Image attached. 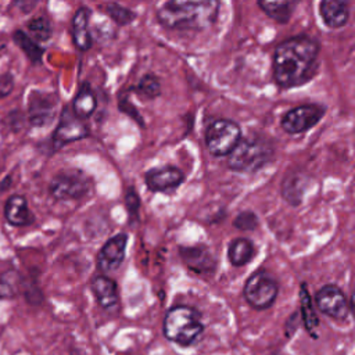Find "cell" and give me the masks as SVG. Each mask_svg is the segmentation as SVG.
<instances>
[{
    "mask_svg": "<svg viewBox=\"0 0 355 355\" xmlns=\"http://www.w3.org/2000/svg\"><path fill=\"white\" fill-rule=\"evenodd\" d=\"M320 44L308 35L280 42L273 54V78L280 89L302 86L313 79L319 68Z\"/></svg>",
    "mask_w": 355,
    "mask_h": 355,
    "instance_id": "1",
    "label": "cell"
},
{
    "mask_svg": "<svg viewBox=\"0 0 355 355\" xmlns=\"http://www.w3.org/2000/svg\"><path fill=\"white\" fill-rule=\"evenodd\" d=\"M219 7V0H168L155 17L166 29L204 31L215 24Z\"/></svg>",
    "mask_w": 355,
    "mask_h": 355,
    "instance_id": "2",
    "label": "cell"
},
{
    "mask_svg": "<svg viewBox=\"0 0 355 355\" xmlns=\"http://www.w3.org/2000/svg\"><path fill=\"white\" fill-rule=\"evenodd\" d=\"M162 333L166 340L180 347H190L204 333L201 313L190 305H173L164 316Z\"/></svg>",
    "mask_w": 355,
    "mask_h": 355,
    "instance_id": "3",
    "label": "cell"
},
{
    "mask_svg": "<svg viewBox=\"0 0 355 355\" xmlns=\"http://www.w3.org/2000/svg\"><path fill=\"white\" fill-rule=\"evenodd\" d=\"M272 141L259 135L241 137L227 157V166L234 172L252 173L263 168L273 158Z\"/></svg>",
    "mask_w": 355,
    "mask_h": 355,
    "instance_id": "4",
    "label": "cell"
},
{
    "mask_svg": "<svg viewBox=\"0 0 355 355\" xmlns=\"http://www.w3.org/2000/svg\"><path fill=\"white\" fill-rule=\"evenodd\" d=\"M279 294V283L276 277L266 269H258L244 283L243 295L247 304L257 309L263 311L273 305Z\"/></svg>",
    "mask_w": 355,
    "mask_h": 355,
    "instance_id": "5",
    "label": "cell"
},
{
    "mask_svg": "<svg viewBox=\"0 0 355 355\" xmlns=\"http://www.w3.org/2000/svg\"><path fill=\"white\" fill-rule=\"evenodd\" d=\"M92 190V179L79 169L60 171L53 176L49 184V191L53 198L79 200L86 197Z\"/></svg>",
    "mask_w": 355,
    "mask_h": 355,
    "instance_id": "6",
    "label": "cell"
},
{
    "mask_svg": "<svg viewBox=\"0 0 355 355\" xmlns=\"http://www.w3.org/2000/svg\"><path fill=\"white\" fill-rule=\"evenodd\" d=\"M240 139L241 129L239 123L226 118L215 119L205 130V144L214 157L229 155Z\"/></svg>",
    "mask_w": 355,
    "mask_h": 355,
    "instance_id": "7",
    "label": "cell"
},
{
    "mask_svg": "<svg viewBox=\"0 0 355 355\" xmlns=\"http://www.w3.org/2000/svg\"><path fill=\"white\" fill-rule=\"evenodd\" d=\"M324 112L326 108L320 104L297 105L283 115L280 126L288 135H300L318 125Z\"/></svg>",
    "mask_w": 355,
    "mask_h": 355,
    "instance_id": "8",
    "label": "cell"
},
{
    "mask_svg": "<svg viewBox=\"0 0 355 355\" xmlns=\"http://www.w3.org/2000/svg\"><path fill=\"white\" fill-rule=\"evenodd\" d=\"M315 304L323 315L336 320L347 319L352 308V301L348 302L344 291L333 283L324 284L316 291Z\"/></svg>",
    "mask_w": 355,
    "mask_h": 355,
    "instance_id": "9",
    "label": "cell"
},
{
    "mask_svg": "<svg viewBox=\"0 0 355 355\" xmlns=\"http://www.w3.org/2000/svg\"><path fill=\"white\" fill-rule=\"evenodd\" d=\"M87 136H89V128L86 126L83 119L78 118L68 107H65L61 112L60 122L53 133L54 150H58L72 141L82 140Z\"/></svg>",
    "mask_w": 355,
    "mask_h": 355,
    "instance_id": "10",
    "label": "cell"
},
{
    "mask_svg": "<svg viewBox=\"0 0 355 355\" xmlns=\"http://www.w3.org/2000/svg\"><path fill=\"white\" fill-rule=\"evenodd\" d=\"M126 245H128L126 233H118L111 239H108L97 254V258H96L97 269L103 273L115 272L125 259Z\"/></svg>",
    "mask_w": 355,
    "mask_h": 355,
    "instance_id": "11",
    "label": "cell"
},
{
    "mask_svg": "<svg viewBox=\"0 0 355 355\" xmlns=\"http://www.w3.org/2000/svg\"><path fill=\"white\" fill-rule=\"evenodd\" d=\"M184 182V173L173 165L151 168L144 175V183L153 193H168L176 190Z\"/></svg>",
    "mask_w": 355,
    "mask_h": 355,
    "instance_id": "12",
    "label": "cell"
},
{
    "mask_svg": "<svg viewBox=\"0 0 355 355\" xmlns=\"http://www.w3.org/2000/svg\"><path fill=\"white\" fill-rule=\"evenodd\" d=\"M179 255L183 263L196 273H212L216 269V258L202 244L180 245Z\"/></svg>",
    "mask_w": 355,
    "mask_h": 355,
    "instance_id": "13",
    "label": "cell"
},
{
    "mask_svg": "<svg viewBox=\"0 0 355 355\" xmlns=\"http://www.w3.org/2000/svg\"><path fill=\"white\" fill-rule=\"evenodd\" d=\"M57 98L53 94L33 92L29 98V111L28 118L33 126H46L49 125L55 114Z\"/></svg>",
    "mask_w": 355,
    "mask_h": 355,
    "instance_id": "14",
    "label": "cell"
},
{
    "mask_svg": "<svg viewBox=\"0 0 355 355\" xmlns=\"http://www.w3.org/2000/svg\"><path fill=\"white\" fill-rule=\"evenodd\" d=\"M90 290L100 308L110 313L119 309V295L115 280L105 275H98L92 279Z\"/></svg>",
    "mask_w": 355,
    "mask_h": 355,
    "instance_id": "15",
    "label": "cell"
},
{
    "mask_svg": "<svg viewBox=\"0 0 355 355\" xmlns=\"http://www.w3.org/2000/svg\"><path fill=\"white\" fill-rule=\"evenodd\" d=\"M4 218L7 223L15 227L29 226L35 222V215L29 209L26 198L19 194H14L7 198L4 204Z\"/></svg>",
    "mask_w": 355,
    "mask_h": 355,
    "instance_id": "16",
    "label": "cell"
},
{
    "mask_svg": "<svg viewBox=\"0 0 355 355\" xmlns=\"http://www.w3.org/2000/svg\"><path fill=\"white\" fill-rule=\"evenodd\" d=\"M319 12L326 26L343 28L349 19V0H320Z\"/></svg>",
    "mask_w": 355,
    "mask_h": 355,
    "instance_id": "17",
    "label": "cell"
},
{
    "mask_svg": "<svg viewBox=\"0 0 355 355\" xmlns=\"http://www.w3.org/2000/svg\"><path fill=\"white\" fill-rule=\"evenodd\" d=\"M92 11L87 7H79L72 18V40L78 50L87 51L92 47V33L89 29Z\"/></svg>",
    "mask_w": 355,
    "mask_h": 355,
    "instance_id": "18",
    "label": "cell"
},
{
    "mask_svg": "<svg viewBox=\"0 0 355 355\" xmlns=\"http://www.w3.org/2000/svg\"><path fill=\"white\" fill-rule=\"evenodd\" d=\"M306 187L308 178L302 172H290L282 182V197L291 207H298L304 200Z\"/></svg>",
    "mask_w": 355,
    "mask_h": 355,
    "instance_id": "19",
    "label": "cell"
},
{
    "mask_svg": "<svg viewBox=\"0 0 355 355\" xmlns=\"http://www.w3.org/2000/svg\"><path fill=\"white\" fill-rule=\"evenodd\" d=\"M259 8L273 21L279 24H287L300 0H257Z\"/></svg>",
    "mask_w": 355,
    "mask_h": 355,
    "instance_id": "20",
    "label": "cell"
},
{
    "mask_svg": "<svg viewBox=\"0 0 355 355\" xmlns=\"http://www.w3.org/2000/svg\"><path fill=\"white\" fill-rule=\"evenodd\" d=\"M97 107V100L96 96L87 82L82 83L76 96L73 97L72 101V112L80 118V119H87L89 116L93 115Z\"/></svg>",
    "mask_w": 355,
    "mask_h": 355,
    "instance_id": "21",
    "label": "cell"
},
{
    "mask_svg": "<svg viewBox=\"0 0 355 355\" xmlns=\"http://www.w3.org/2000/svg\"><path fill=\"white\" fill-rule=\"evenodd\" d=\"M255 254V247L250 239L236 237L227 245V259L233 266L247 265Z\"/></svg>",
    "mask_w": 355,
    "mask_h": 355,
    "instance_id": "22",
    "label": "cell"
},
{
    "mask_svg": "<svg viewBox=\"0 0 355 355\" xmlns=\"http://www.w3.org/2000/svg\"><path fill=\"white\" fill-rule=\"evenodd\" d=\"M300 304H301V309H300V316H301V322L304 323L306 331L316 338L318 333H316V327L319 326V318L316 316V312L313 309L312 305V300L306 287V283L302 282L300 286Z\"/></svg>",
    "mask_w": 355,
    "mask_h": 355,
    "instance_id": "23",
    "label": "cell"
},
{
    "mask_svg": "<svg viewBox=\"0 0 355 355\" xmlns=\"http://www.w3.org/2000/svg\"><path fill=\"white\" fill-rule=\"evenodd\" d=\"M12 40L15 44L25 53V55L32 61V62H40L44 49L39 46L29 35H26L24 31L18 29L12 33Z\"/></svg>",
    "mask_w": 355,
    "mask_h": 355,
    "instance_id": "24",
    "label": "cell"
},
{
    "mask_svg": "<svg viewBox=\"0 0 355 355\" xmlns=\"http://www.w3.org/2000/svg\"><path fill=\"white\" fill-rule=\"evenodd\" d=\"M133 92L140 98L154 100L161 94V80L155 73H146L133 87Z\"/></svg>",
    "mask_w": 355,
    "mask_h": 355,
    "instance_id": "25",
    "label": "cell"
},
{
    "mask_svg": "<svg viewBox=\"0 0 355 355\" xmlns=\"http://www.w3.org/2000/svg\"><path fill=\"white\" fill-rule=\"evenodd\" d=\"M104 12L116 24L121 26L129 25L136 19V12L116 1H108L104 4Z\"/></svg>",
    "mask_w": 355,
    "mask_h": 355,
    "instance_id": "26",
    "label": "cell"
},
{
    "mask_svg": "<svg viewBox=\"0 0 355 355\" xmlns=\"http://www.w3.org/2000/svg\"><path fill=\"white\" fill-rule=\"evenodd\" d=\"M21 276L15 270H8L0 276V300L12 298L21 284Z\"/></svg>",
    "mask_w": 355,
    "mask_h": 355,
    "instance_id": "27",
    "label": "cell"
},
{
    "mask_svg": "<svg viewBox=\"0 0 355 355\" xmlns=\"http://www.w3.org/2000/svg\"><path fill=\"white\" fill-rule=\"evenodd\" d=\"M28 29L35 35L36 39L44 42L51 37V24L44 17H35L28 22Z\"/></svg>",
    "mask_w": 355,
    "mask_h": 355,
    "instance_id": "28",
    "label": "cell"
},
{
    "mask_svg": "<svg viewBox=\"0 0 355 355\" xmlns=\"http://www.w3.org/2000/svg\"><path fill=\"white\" fill-rule=\"evenodd\" d=\"M258 225H259V219H258L257 214L252 211H241L233 219V226L237 230L252 232L258 227Z\"/></svg>",
    "mask_w": 355,
    "mask_h": 355,
    "instance_id": "29",
    "label": "cell"
},
{
    "mask_svg": "<svg viewBox=\"0 0 355 355\" xmlns=\"http://www.w3.org/2000/svg\"><path fill=\"white\" fill-rule=\"evenodd\" d=\"M125 205L129 214L130 223L139 219V209H140V197L135 186H129L125 191Z\"/></svg>",
    "mask_w": 355,
    "mask_h": 355,
    "instance_id": "30",
    "label": "cell"
},
{
    "mask_svg": "<svg viewBox=\"0 0 355 355\" xmlns=\"http://www.w3.org/2000/svg\"><path fill=\"white\" fill-rule=\"evenodd\" d=\"M21 286H22V291H24V297L29 304H39L43 300L42 291L37 288V286L35 284V282H22L21 280Z\"/></svg>",
    "mask_w": 355,
    "mask_h": 355,
    "instance_id": "31",
    "label": "cell"
},
{
    "mask_svg": "<svg viewBox=\"0 0 355 355\" xmlns=\"http://www.w3.org/2000/svg\"><path fill=\"white\" fill-rule=\"evenodd\" d=\"M119 110H121V112H125V114H128L130 118L136 119V122H137L140 126H144L140 114L136 111V108H135L132 104L128 103V98L123 97V98L119 100Z\"/></svg>",
    "mask_w": 355,
    "mask_h": 355,
    "instance_id": "32",
    "label": "cell"
},
{
    "mask_svg": "<svg viewBox=\"0 0 355 355\" xmlns=\"http://www.w3.org/2000/svg\"><path fill=\"white\" fill-rule=\"evenodd\" d=\"M300 323H301L300 312H294L291 316H288L284 324V334L287 338H290L297 331V329L300 327Z\"/></svg>",
    "mask_w": 355,
    "mask_h": 355,
    "instance_id": "33",
    "label": "cell"
},
{
    "mask_svg": "<svg viewBox=\"0 0 355 355\" xmlns=\"http://www.w3.org/2000/svg\"><path fill=\"white\" fill-rule=\"evenodd\" d=\"M14 89V78L11 73H3L0 76V98L8 96Z\"/></svg>",
    "mask_w": 355,
    "mask_h": 355,
    "instance_id": "34",
    "label": "cell"
},
{
    "mask_svg": "<svg viewBox=\"0 0 355 355\" xmlns=\"http://www.w3.org/2000/svg\"><path fill=\"white\" fill-rule=\"evenodd\" d=\"M39 0H14V4L22 11V12H29L36 7Z\"/></svg>",
    "mask_w": 355,
    "mask_h": 355,
    "instance_id": "35",
    "label": "cell"
}]
</instances>
